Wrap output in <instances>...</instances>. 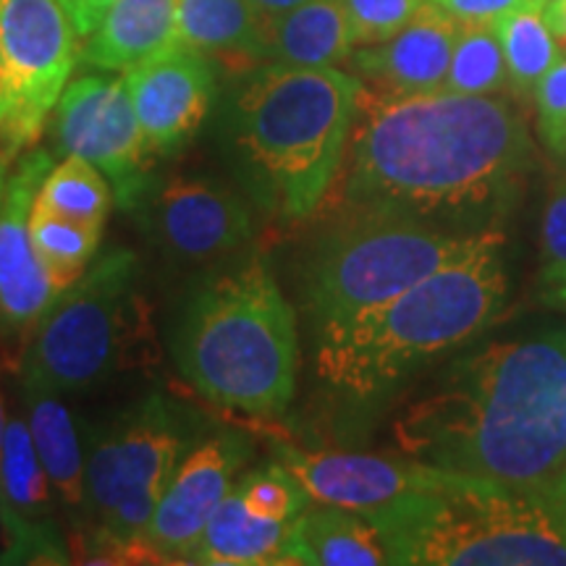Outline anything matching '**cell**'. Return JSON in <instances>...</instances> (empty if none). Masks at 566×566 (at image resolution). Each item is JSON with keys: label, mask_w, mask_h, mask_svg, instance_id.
<instances>
[{"label": "cell", "mask_w": 566, "mask_h": 566, "mask_svg": "<svg viewBox=\"0 0 566 566\" xmlns=\"http://www.w3.org/2000/svg\"><path fill=\"white\" fill-rule=\"evenodd\" d=\"M344 205L354 216L405 218L451 231H488L527 174L535 145L525 118L493 95L359 92Z\"/></svg>", "instance_id": "obj_1"}, {"label": "cell", "mask_w": 566, "mask_h": 566, "mask_svg": "<svg viewBox=\"0 0 566 566\" xmlns=\"http://www.w3.org/2000/svg\"><path fill=\"white\" fill-rule=\"evenodd\" d=\"M401 457L525 483L566 467V331L488 344L394 422Z\"/></svg>", "instance_id": "obj_2"}, {"label": "cell", "mask_w": 566, "mask_h": 566, "mask_svg": "<svg viewBox=\"0 0 566 566\" xmlns=\"http://www.w3.org/2000/svg\"><path fill=\"white\" fill-rule=\"evenodd\" d=\"M367 520L391 564L566 566V467L525 483L430 467L415 493Z\"/></svg>", "instance_id": "obj_3"}, {"label": "cell", "mask_w": 566, "mask_h": 566, "mask_svg": "<svg viewBox=\"0 0 566 566\" xmlns=\"http://www.w3.org/2000/svg\"><path fill=\"white\" fill-rule=\"evenodd\" d=\"M363 80L328 66L273 63L237 95L229 118L233 163L263 208L302 221L342 171Z\"/></svg>", "instance_id": "obj_4"}, {"label": "cell", "mask_w": 566, "mask_h": 566, "mask_svg": "<svg viewBox=\"0 0 566 566\" xmlns=\"http://www.w3.org/2000/svg\"><path fill=\"white\" fill-rule=\"evenodd\" d=\"M504 233L451 260L394 302L317 338V373L352 399H378L417 367L475 338L506 304Z\"/></svg>", "instance_id": "obj_5"}, {"label": "cell", "mask_w": 566, "mask_h": 566, "mask_svg": "<svg viewBox=\"0 0 566 566\" xmlns=\"http://www.w3.org/2000/svg\"><path fill=\"white\" fill-rule=\"evenodd\" d=\"M176 367L216 407L273 417L292 405L300 334L292 304L265 260L218 273L184 304Z\"/></svg>", "instance_id": "obj_6"}, {"label": "cell", "mask_w": 566, "mask_h": 566, "mask_svg": "<svg viewBox=\"0 0 566 566\" xmlns=\"http://www.w3.org/2000/svg\"><path fill=\"white\" fill-rule=\"evenodd\" d=\"M153 346L150 307L139 286V260L113 250L55 296L21 365V380L59 394L87 391L142 363Z\"/></svg>", "instance_id": "obj_7"}, {"label": "cell", "mask_w": 566, "mask_h": 566, "mask_svg": "<svg viewBox=\"0 0 566 566\" xmlns=\"http://www.w3.org/2000/svg\"><path fill=\"white\" fill-rule=\"evenodd\" d=\"M197 441L187 412L163 394L126 409L92 441L82 512L90 554L145 562L142 541L155 509Z\"/></svg>", "instance_id": "obj_8"}, {"label": "cell", "mask_w": 566, "mask_h": 566, "mask_svg": "<svg viewBox=\"0 0 566 566\" xmlns=\"http://www.w3.org/2000/svg\"><path fill=\"white\" fill-rule=\"evenodd\" d=\"M493 231H451L405 218L354 216L310 263L307 313L323 338L394 302L438 268L472 252Z\"/></svg>", "instance_id": "obj_9"}, {"label": "cell", "mask_w": 566, "mask_h": 566, "mask_svg": "<svg viewBox=\"0 0 566 566\" xmlns=\"http://www.w3.org/2000/svg\"><path fill=\"white\" fill-rule=\"evenodd\" d=\"M80 32L61 0H0V48L9 80V113L0 126V158L13 163L45 129L71 71Z\"/></svg>", "instance_id": "obj_10"}, {"label": "cell", "mask_w": 566, "mask_h": 566, "mask_svg": "<svg viewBox=\"0 0 566 566\" xmlns=\"http://www.w3.org/2000/svg\"><path fill=\"white\" fill-rule=\"evenodd\" d=\"M53 134L63 155L90 160L111 181L118 208L134 210L145 200L153 155L124 76L87 74L66 84Z\"/></svg>", "instance_id": "obj_11"}, {"label": "cell", "mask_w": 566, "mask_h": 566, "mask_svg": "<svg viewBox=\"0 0 566 566\" xmlns=\"http://www.w3.org/2000/svg\"><path fill=\"white\" fill-rule=\"evenodd\" d=\"M250 454L252 441L237 430L205 436L187 451L142 541L145 562L189 564Z\"/></svg>", "instance_id": "obj_12"}, {"label": "cell", "mask_w": 566, "mask_h": 566, "mask_svg": "<svg viewBox=\"0 0 566 566\" xmlns=\"http://www.w3.org/2000/svg\"><path fill=\"white\" fill-rule=\"evenodd\" d=\"M51 168V155L30 147L0 179V334L6 338L32 336L61 294L34 250L30 231L32 205Z\"/></svg>", "instance_id": "obj_13"}, {"label": "cell", "mask_w": 566, "mask_h": 566, "mask_svg": "<svg viewBox=\"0 0 566 566\" xmlns=\"http://www.w3.org/2000/svg\"><path fill=\"white\" fill-rule=\"evenodd\" d=\"M155 242L184 263H210L252 239V216L231 189L208 179L166 181L147 200Z\"/></svg>", "instance_id": "obj_14"}, {"label": "cell", "mask_w": 566, "mask_h": 566, "mask_svg": "<svg viewBox=\"0 0 566 566\" xmlns=\"http://www.w3.org/2000/svg\"><path fill=\"white\" fill-rule=\"evenodd\" d=\"M124 80L153 158L184 150L216 101L208 55L181 45L129 69Z\"/></svg>", "instance_id": "obj_15"}, {"label": "cell", "mask_w": 566, "mask_h": 566, "mask_svg": "<svg viewBox=\"0 0 566 566\" xmlns=\"http://www.w3.org/2000/svg\"><path fill=\"white\" fill-rule=\"evenodd\" d=\"M275 462L292 472L317 504L344 506L365 516L415 493L430 472V464L407 457L302 451L286 443L275 446Z\"/></svg>", "instance_id": "obj_16"}, {"label": "cell", "mask_w": 566, "mask_h": 566, "mask_svg": "<svg viewBox=\"0 0 566 566\" xmlns=\"http://www.w3.org/2000/svg\"><path fill=\"white\" fill-rule=\"evenodd\" d=\"M462 34V24L433 0L409 21L405 30L378 45L357 48L352 53L354 71L370 90L386 95H422L443 90L451 55Z\"/></svg>", "instance_id": "obj_17"}, {"label": "cell", "mask_w": 566, "mask_h": 566, "mask_svg": "<svg viewBox=\"0 0 566 566\" xmlns=\"http://www.w3.org/2000/svg\"><path fill=\"white\" fill-rule=\"evenodd\" d=\"M179 0H116L80 51L82 66L129 71L179 48L176 40Z\"/></svg>", "instance_id": "obj_18"}, {"label": "cell", "mask_w": 566, "mask_h": 566, "mask_svg": "<svg viewBox=\"0 0 566 566\" xmlns=\"http://www.w3.org/2000/svg\"><path fill=\"white\" fill-rule=\"evenodd\" d=\"M292 522L271 520L254 512L239 493L237 483L216 509L205 527L200 546L189 564L205 566H275L292 564L289 556Z\"/></svg>", "instance_id": "obj_19"}, {"label": "cell", "mask_w": 566, "mask_h": 566, "mask_svg": "<svg viewBox=\"0 0 566 566\" xmlns=\"http://www.w3.org/2000/svg\"><path fill=\"white\" fill-rule=\"evenodd\" d=\"M292 564L378 566L391 564L384 533L365 514L313 501L292 522Z\"/></svg>", "instance_id": "obj_20"}, {"label": "cell", "mask_w": 566, "mask_h": 566, "mask_svg": "<svg viewBox=\"0 0 566 566\" xmlns=\"http://www.w3.org/2000/svg\"><path fill=\"white\" fill-rule=\"evenodd\" d=\"M21 394H24L27 422H30L34 449L51 478L53 491L59 493L63 506L76 512V522L82 525L87 454L82 449L74 417L63 405V394L53 388L21 380Z\"/></svg>", "instance_id": "obj_21"}, {"label": "cell", "mask_w": 566, "mask_h": 566, "mask_svg": "<svg viewBox=\"0 0 566 566\" xmlns=\"http://www.w3.org/2000/svg\"><path fill=\"white\" fill-rule=\"evenodd\" d=\"M352 53L354 40L342 0H310L263 27V59L273 63L328 69L349 61Z\"/></svg>", "instance_id": "obj_22"}, {"label": "cell", "mask_w": 566, "mask_h": 566, "mask_svg": "<svg viewBox=\"0 0 566 566\" xmlns=\"http://www.w3.org/2000/svg\"><path fill=\"white\" fill-rule=\"evenodd\" d=\"M263 27L252 0H179L176 40L202 55L263 59Z\"/></svg>", "instance_id": "obj_23"}, {"label": "cell", "mask_w": 566, "mask_h": 566, "mask_svg": "<svg viewBox=\"0 0 566 566\" xmlns=\"http://www.w3.org/2000/svg\"><path fill=\"white\" fill-rule=\"evenodd\" d=\"M493 24L499 30L501 45H504L509 87L514 90V95H530L537 82L562 59V45L543 17V3H530L509 11Z\"/></svg>", "instance_id": "obj_24"}, {"label": "cell", "mask_w": 566, "mask_h": 566, "mask_svg": "<svg viewBox=\"0 0 566 566\" xmlns=\"http://www.w3.org/2000/svg\"><path fill=\"white\" fill-rule=\"evenodd\" d=\"M30 231L34 250H38L42 265H45L59 292L82 279L84 271L92 265V258H95L103 237V229L55 216V212L38 205V200L32 205Z\"/></svg>", "instance_id": "obj_25"}, {"label": "cell", "mask_w": 566, "mask_h": 566, "mask_svg": "<svg viewBox=\"0 0 566 566\" xmlns=\"http://www.w3.org/2000/svg\"><path fill=\"white\" fill-rule=\"evenodd\" d=\"M113 187L90 160L66 155L42 181L38 205L55 216L103 229L113 208Z\"/></svg>", "instance_id": "obj_26"}, {"label": "cell", "mask_w": 566, "mask_h": 566, "mask_svg": "<svg viewBox=\"0 0 566 566\" xmlns=\"http://www.w3.org/2000/svg\"><path fill=\"white\" fill-rule=\"evenodd\" d=\"M504 87H509V66L495 24H462L443 90L459 95H495Z\"/></svg>", "instance_id": "obj_27"}, {"label": "cell", "mask_w": 566, "mask_h": 566, "mask_svg": "<svg viewBox=\"0 0 566 566\" xmlns=\"http://www.w3.org/2000/svg\"><path fill=\"white\" fill-rule=\"evenodd\" d=\"M428 0H342L354 48L378 45L405 30Z\"/></svg>", "instance_id": "obj_28"}, {"label": "cell", "mask_w": 566, "mask_h": 566, "mask_svg": "<svg viewBox=\"0 0 566 566\" xmlns=\"http://www.w3.org/2000/svg\"><path fill=\"white\" fill-rule=\"evenodd\" d=\"M541 286L546 294L566 286V174L551 184L543 208Z\"/></svg>", "instance_id": "obj_29"}, {"label": "cell", "mask_w": 566, "mask_h": 566, "mask_svg": "<svg viewBox=\"0 0 566 566\" xmlns=\"http://www.w3.org/2000/svg\"><path fill=\"white\" fill-rule=\"evenodd\" d=\"M537 108V129L551 153L566 158V55L537 82L533 90Z\"/></svg>", "instance_id": "obj_30"}, {"label": "cell", "mask_w": 566, "mask_h": 566, "mask_svg": "<svg viewBox=\"0 0 566 566\" xmlns=\"http://www.w3.org/2000/svg\"><path fill=\"white\" fill-rule=\"evenodd\" d=\"M433 3L441 6L459 24H485V21H499L509 11L537 3V0H433Z\"/></svg>", "instance_id": "obj_31"}, {"label": "cell", "mask_w": 566, "mask_h": 566, "mask_svg": "<svg viewBox=\"0 0 566 566\" xmlns=\"http://www.w3.org/2000/svg\"><path fill=\"white\" fill-rule=\"evenodd\" d=\"M116 0H61V6L66 9L71 24L80 32V38H90L95 32V27L101 24L105 13Z\"/></svg>", "instance_id": "obj_32"}, {"label": "cell", "mask_w": 566, "mask_h": 566, "mask_svg": "<svg viewBox=\"0 0 566 566\" xmlns=\"http://www.w3.org/2000/svg\"><path fill=\"white\" fill-rule=\"evenodd\" d=\"M543 17H546L558 45L566 51V0H548V3H543Z\"/></svg>", "instance_id": "obj_33"}, {"label": "cell", "mask_w": 566, "mask_h": 566, "mask_svg": "<svg viewBox=\"0 0 566 566\" xmlns=\"http://www.w3.org/2000/svg\"><path fill=\"white\" fill-rule=\"evenodd\" d=\"M304 3H310V0H252V6L258 9L260 17H263V21L300 9V6H304Z\"/></svg>", "instance_id": "obj_34"}, {"label": "cell", "mask_w": 566, "mask_h": 566, "mask_svg": "<svg viewBox=\"0 0 566 566\" xmlns=\"http://www.w3.org/2000/svg\"><path fill=\"white\" fill-rule=\"evenodd\" d=\"M6 113H9V80H6L3 48H0V126L6 122Z\"/></svg>", "instance_id": "obj_35"}, {"label": "cell", "mask_w": 566, "mask_h": 566, "mask_svg": "<svg viewBox=\"0 0 566 566\" xmlns=\"http://www.w3.org/2000/svg\"><path fill=\"white\" fill-rule=\"evenodd\" d=\"M546 302L551 304V307L566 310V286L564 289H556V292H548L546 294Z\"/></svg>", "instance_id": "obj_36"}, {"label": "cell", "mask_w": 566, "mask_h": 566, "mask_svg": "<svg viewBox=\"0 0 566 566\" xmlns=\"http://www.w3.org/2000/svg\"><path fill=\"white\" fill-rule=\"evenodd\" d=\"M6 409H3V399H0V454H3V433H6ZM0 509H3V491H0Z\"/></svg>", "instance_id": "obj_37"}, {"label": "cell", "mask_w": 566, "mask_h": 566, "mask_svg": "<svg viewBox=\"0 0 566 566\" xmlns=\"http://www.w3.org/2000/svg\"><path fill=\"white\" fill-rule=\"evenodd\" d=\"M0 556H3V525H0Z\"/></svg>", "instance_id": "obj_38"}, {"label": "cell", "mask_w": 566, "mask_h": 566, "mask_svg": "<svg viewBox=\"0 0 566 566\" xmlns=\"http://www.w3.org/2000/svg\"><path fill=\"white\" fill-rule=\"evenodd\" d=\"M537 3H548V0H537Z\"/></svg>", "instance_id": "obj_39"}]
</instances>
